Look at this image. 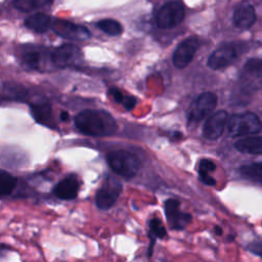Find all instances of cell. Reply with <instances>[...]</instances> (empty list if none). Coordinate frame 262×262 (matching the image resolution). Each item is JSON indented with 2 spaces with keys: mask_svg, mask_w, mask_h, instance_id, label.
<instances>
[{
  "mask_svg": "<svg viewBox=\"0 0 262 262\" xmlns=\"http://www.w3.org/2000/svg\"><path fill=\"white\" fill-rule=\"evenodd\" d=\"M107 162L116 174L125 180L133 179L141 167L139 158L127 151H113L109 153Z\"/></svg>",
  "mask_w": 262,
  "mask_h": 262,
  "instance_id": "2",
  "label": "cell"
},
{
  "mask_svg": "<svg viewBox=\"0 0 262 262\" xmlns=\"http://www.w3.org/2000/svg\"><path fill=\"white\" fill-rule=\"evenodd\" d=\"M228 120V115L224 110H220L213 114L206 121L203 128V135L209 140H216L224 131Z\"/></svg>",
  "mask_w": 262,
  "mask_h": 262,
  "instance_id": "12",
  "label": "cell"
},
{
  "mask_svg": "<svg viewBox=\"0 0 262 262\" xmlns=\"http://www.w3.org/2000/svg\"><path fill=\"white\" fill-rule=\"evenodd\" d=\"M80 56V50L78 47L72 44H64L57 47L51 53V61L60 67H65L73 64Z\"/></svg>",
  "mask_w": 262,
  "mask_h": 262,
  "instance_id": "13",
  "label": "cell"
},
{
  "mask_svg": "<svg viewBox=\"0 0 262 262\" xmlns=\"http://www.w3.org/2000/svg\"><path fill=\"white\" fill-rule=\"evenodd\" d=\"M165 214L169 226L173 230H183L191 223L193 216L181 210V202L177 199H169L165 202Z\"/></svg>",
  "mask_w": 262,
  "mask_h": 262,
  "instance_id": "7",
  "label": "cell"
},
{
  "mask_svg": "<svg viewBox=\"0 0 262 262\" xmlns=\"http://www.w3.org/2000/svg\"><path fill=\"white\" fill-rule=\"evenodd\" d=\"M110 95H111V97L113 98V100H114L116 103H118V104H123L124 101H125V97H124L123 94H122L119 90H117V89H111V90H110Z\"/></svg>",
  "mask_w": 262,
  "mask_h": 262,
  "instance_id": "27",
  "label": "cell"
},
{
  "mask_svg": "<svg viewBox=\"0 0 262 262\" xmlns=\"http://www.w3.org/2000/svg\"><path fill=\"white\" fill-rule=\"evenodd\" d=\"M135 104H136V101H135L134 98H132V97H127V98H125V101H124V103H123L122 105L124 106V108H125L127 111H130V110H132V109L134 108Z\"/></svg>",
  "mask_w": 262,
  "mask_h": 262,
  "instance_id": "28",
  "label": "cell"
},
{
  "mask_svg": "<svg viewBox=\"0 0 262 262\" xmlns=\"http://www.w3.org/2000/svg\"><path fill=\"white\" fill-rule=\"evenodd\" d=\"M77 128L91 136H111L117 131V123L113 116L103 110H85L76 116Z\"/></svg>",
  "mask_w": 262,
  "mask_h": 262,
  "instance_id": "1",
  "label": "cell"
},
{
  "mask_svg": "<svg viewBox=\"0 0 262 262\" xmlns=\"http://www.w3.org/2000/svg\"><path fill=\"white\" fill-rule=\"evenodd\" d=\"M150 238L151 241H155L156 239H163L166 237L167 231L163 224V222L159 218H152L150 221Z\"/></svg>",
  "mask_w": 262,
  "mask_h": 262,
  "instance_id": "23",
  "label": "cell"
},
{
  "mask_svg": "<svg viewBox=\"0 0 262 262\" xmlns=\"http://www.w3.org/2000/svg\"><path fill=\"white\" fill-rule=\"evenodd\" d=\"M216 170V165L213 161L209 160V159H203L200 162V166H199V177H200V181L206 186L209 187H214L216 185V181L215 179H213L210 173Z\"/></svg>",
  "mask_w": 262,
  "mask_h": 262,
  "instance_id": "18",
  "label": "cell"
},
{
  "mask_svg": "<svg viewBox=\"0 0 262 262\" xmlns=\"http://www.w3.org/2000/svg\"><path fill=\"white\" fill-rule=\"evenodd\" d=\"M228 238H229V239H228L229 242H231V241H234V240H235V237H234V236H228Z\"/></svg>",
  "mask_w": 262,
  "mask_h": 262,
  "instance_id": "31",
  "label": "cell"
},
{
  "mask_svg": "<svg viewBox=\"0 0 262 262\" xmlns=\"http://www.w3.org/2000/svg\"><path fill=\"white\" fill-rule=\"evenodd\" d=\"M52 27L54 32L64 38L82 40L91 37L90 31L85 27L70 23L68 21L56 20L55 22H52Z\"/></svg>",
  "mask_w": 262,
  "mask_h": 262,
  "instance_id": "10",
  "label": "cell"
},
{
  "mask_svg": "<svg viewBox=\"0 0 262 262\" xmlns=\"http://www.w3.org/2000/svg\"><path fill=\"white\" fill-rule=\"evenodd\" d=\"M217 97L213 93H205L201 95L192 105L190 109L189 119L193 122H200L205 119L216 108Z\"/></svg>",
  "mask_w": 262,
  "mask_h": 262,
  "instance_id": "8",
  "label": "cell"
},
{
  "mask_svg": "<svg viewBox=\"0 0 262 262\" xmlns=\"http://www.w3.org/2000/svg\"><path fill=\"white\" fill-rule=\"evenodd\" d=\"M80 191V182L75 174L63 179L60 183H57L53 188L52 193L55 198L63 201H72L75 200Z\"/></svg>",
  "mask_w": 262,
  "mask_h": 262,
  "instance_id": "11",
  "label": "cell"
},
{
  "mask_svg": "<svg viewBox=\"0 0 262 262\" xmlns=\"http://www.w3.org/2000/svg\"><path fill=\"white\" fill-rule=\"evenodd\" d=\"M247 248L251 253H253L259 257H262V240L254 241V242L250 243Z\"/></svg>",
  "mask_w": 262,
  "mask_h": 262,
  "instance_id": "26",
  "label": "cell"
},
{
  "mask_svg": "<svg viewBox=\"0 0 262 262\" xmlns=\"http://www.w3.org/2000/svg\"><path fill=\"white\" fill-rule=\"evenodd\" d=\"M98 28L110 36H119L122 33V26L115 20H102L97 24Z\"/></svg>",
  "mask_w": 262,
  "mask_h": 262,
  "instance_id": "21",
  "label": "cell"
},
{
  "mask_svg": "<svg viewBox=\"0 0 262 262\" xmlns=\"http://www.w3.org/2000/svg\"><path fill=\"white\" fill-rule=\"evenodd\" d=\"M24 63L31 69H38L41 63V54L36 50H28L23 53Z\"/></svg>",
  "mask_w": 262,
  "mask_h": 262,
  "instance_id": "24",
  "label": "cell"
},
{
  "mask_svg": "<svg viewBox=\"0 0 262 262\" xmlns=\"http://www.w3.org/2000/svg\"><path fill=\"white\" fill-rule=\"evenodd\" d=\"M236 149L244 154L262 155V136H253L240 139L235 144Z\"/></svg>",
  "mask_w": 262,
  "mask_h": 262,
  "instance_id": "15",
  "label": "cell"
},
{
  "mask_svg": "<svg viewBox=\"0 0 262 262\" xmlns=\"http://www.w3.org/2000/svg\"><path fill=\"white\" fill-rule=\"evenodd\" d=\"M51 3L52 0H16V8L23 12H31Z\"/></svg>",
  "mask_w": 262,
  "mask_h": 262,
  "instance_id": "22",
  "label": "cell"
},
{
  "mask_svg": "<svg viewBox=\"0 0 262 262\" xmlns=\"http://www.w3.org/2000/svg\"><path fill=\"white\" fill-rule=\"evenodd\" d=\"M32 110V115L35 118V120L42 124L45 125L49 128H54L55 123L52 117V112L50 107L47 104H39V105H34L31 108Z\"/></svg>",
  "mask_w": 262,
  "mask_h": 262,
  "instance_id": "16",
  "label": "cell"
},
{
  "mask_svg": "<svg viewBox=\"0 0 262 262\" xmlns=\"http://www.w3.org/2000/svg\"><path fill=\"white\" fill-rule=\"evenodd\" d=\"M245 73L249 76L253 77H261L262 76V60L260 59H252L248 61L244 67Z\"/></svg>",
  "mask_w": 262,
  "mask_h": 262,
  "instance_id": "25",
  "label": "cell"
},
{
  "mask_svg": "<svg viewBox=\"0 0 262 262\" xmlns=\"http://www.w3.org/2000/svg\"><path fill=\"white\" fill-rule=\"evenodd\" d=\"M243 52V45L229 43L215 50L208 59V67L212 70L223 69L234 63Z\"/></svg>",
  "mask_w": 262,
  "mask_h": 262,
  "instance_id": "6",
  "label": "cell"
},
{
  "mask_svg": "<svg viewBox=\"0 0 262 262\" xmlns=\"http://www.w3.org/2000/svg\"><path fill=\"white\" fill-rule=\"evenodd\" d=\"M26 26L37 33L47 31L52 26L51 18L45 14H36L26 20Z\"/></svg>",
  "mask_w": 262,
  "mask_h": 262,
  "instance_id": "17",
  "label": "cell"
},
{
  "mask_svg": "<svg viewBox=\"0 0 262 262\" xmlns=\"http://www.w3.org/2000/svg\"><path fill=\"white\" fill-rule=\"evenodd\" d=\"M18 184L17 178L12 176L11 173L0 169V196L6 197L11 195Z\"/></svg>",
  "mask_w": 262,
  "mask_h": 262,
  "instance_id": "20",
  "label": "cell"
},
{
  "mask_svg": "<svg viewBox=\"0 0 262 262\" xmlns=\"http://www.w3.org/2000/svg\"><path fill=\"white\" fill-rule=\"evenodd\" d=\"M186 12L182 2H170L165 4L158 12L156 22L161 29H172L179 26L185 19Z\"/></svg>",
  "mask_w": 262,
  "mask_h": 262,
  "instance_id": "5",
  "label": "cell"
},
{
  "mask_svg": "<svg viewBox=\"0 0 262 262\" xmlns=\"http://www.w3.org/2000/svg\"><path fill=\"white\" fill-rule=\"evenodd\" d=\"M240 172L245 179L262 186V162L244 165L240 168Z\"/></svg>",
  "mask_w": 262,
  "mask_h": 262,
  "instance_id": "19",
  "label": "cell"
},
{
  "mask_svg": "<svg viewBox=\"0 0 262 262\" xmlns=\"http://www.w3.org/2000/svg\"><path fill=\"white\" fill-rule=\"evenodd\" d=\"M122 184L114 177H108L96 194V205L101 210L111 209L122 193Z\"/></svg>",
  "mask_w": 262,
  "mask_h": 262,
  "instance_id": "4",
  "label": "cell"
},
{
  "mask_svg": "<svg viewBox=\"0 0 262 262\" xmlns=\"http://www.w3.org/2000/svg\"><path fill=\"white\" fill-rule=\"evenodd\" d=\"M214 229H215V234H216V235H218V236H221V235H222V229H221V227L215 226Z\"/></svg>",
  "mask_w": 262,
  "mask_h": 262,
  "instance_id": "30",
  "label": "cell"
},
{
  "mask_svg": "<svg viewBox=\"0 0 262 262\" xmlns=\"http://www.w3.org/2000/svg\"><path fill=\"white\" fill-rule=\"evenodd\" d=\"M61 119H62V121H68L69 120V114L66 113V112H63L61 114Z\"/></svg>",
  "mask_w": 262,
  "mask_h": 262,
  "instance_id": "29",
  "label": "cell"
},
{
  "mask_svg": "<svg viewBox=\"0 0 262 262\" xmlns=\"http://www.w3.org/2000/svg\"><path fill=\"white\" fill-rule=\"evenodd\" d=\"M227 127L230 136H244L260 132L262 122L254 113L237 114L229 118Z\"/></svg>",
  "mask_w": 262,
  "mask_h": 262,
  "instance_id": "3",
  "label": "cell"
},
{
  "mask_svg": "<svg viewBox=\"0 0 262 262\" xmlns=\"http://www.w3.org/2000/svg\"><path fill=\"white\" fill-rule=\"evenodd\" d=\"M199 46V40L195 37H190L183 41L173 53L172 60L174 66L178 69L187 68L192 63Z\"/></svg>",
  "mask_w": 262,
  "mask_h": 262,
  "instance_id": "9",
  "label": "cell"
},
{
  "mask_svg": "<svg viewBox=\"0 0 262 262\" xmlns=\"http://www.w3.org/2000/svg\"><path fill=\"white\" fill-rule=\"evenodd\" d=\"M256 21V13L249 3H242L234 13V24L239 29H248Z\"/></svg>",
  "mask_w": 262,
  "mask_h": 262,
  "instance_id": "14",
  "label": "cell"
}]
</instances>
